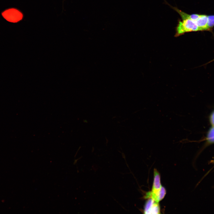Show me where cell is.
Here are the masks:
<instances>
[{
    "instance_id": "cell-8",
    "label": "cell",
    "mask_w": 214,
    "mask_h": 214,
    "mask_svg": "<svg viewBox=\"0 0 214 214\" xmlns=\"http://www.w3.org/2000/svg\"><path fill=\"white\" fill-rule=\"evenodd\" d=\"M213 61H214V59H213V60H211V61H210V62H213Z\"/></svg>"
},
{
    "instance_id": "cell-3",
    "label": "cell",
    "mask_w": 214,
    "mask_h": 214,
    "mask_svg": "<svg viewBox=\"0 0 214 214\" xmlns=\"http://www.w3.org/2000/svg\"><path fill=\"white\" fill-rule=\"evenodd\" d=\"M148 199L145 204L144 213V214L160 213L159 202L151 198Z\"/></svg>"
},
{
    "instance_id": "cell-2",
    "label": "cell",
    "mask_w": 214,
    "mask_h": 214,
    "mask_svg": "<svg viewBox=\"0 0 214 214\" xmlns=\"http://www.w3.org/2000/svg\"><path fill=\"white\" fill-rule=\"evenodd\" d=\"M199 31V28L195 22L189 18L182 19L178 21L175 36L178 37L186 32Z\"/></svg>"
},
{
    "instance_id": "cell-4",
    "label": "cell",
    "mask_w": 214,
    "mask_h": 214,
    "mask_svg": "<svg viewBox=\"0 0 214 214\" xmlns=\"http://www.w3.org/2000/svg\"><path fill=\"white\" fill-rule=\"evenodd\" d=\"M208 21L207 15H200L199 18L195 21L199 28V31L209 30L207 26Z\"/></svg>"
},
{
    "instance_id": "cell-1",
    "label": "cell",
    "mask_w": 214,
    "mask_h": 214,
    "mask_svg": "<svg viewBox=\"0 0 214 214\" xmlns=\"http://www.w3.org/2000/svg\"><path fill=\"white\" fill-rule=\"evenodd\" d=\"M166 193L165 188L162 186L161 184L160 174L155 169L154 171V180L152 190L146 193L144 198H151L159 202L164 198Z\"/></svg>"
},
{
    "instance_id": "cell-7",
    "label": "cell",
    "mask_w": 214,
    "mask_h": 214,
    "mask_svg": "<svg viewBox=\"0 0 214 214\" xmlns=\"http://www.w3.org/2000/svg\"><path fill=\"white\" fill-rule=\"evenodd\" d=\"M210 122L213 126H214V111L212 113L210 117Z\"/></svg>"
},
{
    "instance_id": "cell-6",
    "label": "cell",
    "mask_w": 214,
    "mask_h": 214,
    "mask_svg": "<svg viewBox=\"0 0 214 214\" xmlns=\"http://www.w3.org/2000/svg\"><path fill=\"white\" fill-rule=\"evenodd\" d=\"M207 17L208 19L207 26L210 30L214 26V15H208Z\"/></svg>"
},
{
    "instance_id": "cell-5",
    "label": "cell",
    "mask_w": 214,
    "mask_h": 214,
    "mask_svg": "<svg viewBox=\"0 0 214 214\" xmlns=\"http://www.w3.org/2000/svg\"><path fill=\"white\" fill-rule=\"evenodd\" d=\"M207 141L210 143H214V126L210 129L207 137Z\"/></svg>"
}]
</instances>
